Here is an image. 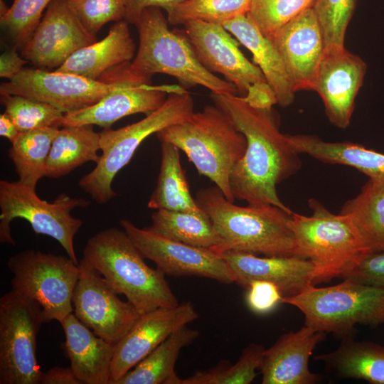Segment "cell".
I'll return each mask as SVG.
<instances>
[{
    "label": "cell",
    "mask_w": 384,
    "mask_h": 384,
    "mask_svg": "<svg viewBox=\"0 0 384 384\" xmlns=\"http://www.w3.org/2000/svg\"><path fill=\"white\" fill-rule=\"evenodd\" d=\"M135 50L128 22L123 19L116 22L103 39L77 50L55 70L100 80L114 68L131 62Z\"/></svg>",
    "instance_id": "cb8c5ba5"
},
{
    "label": "cell",
    "mask_w": 384,
    "mask_h": 384,
    "mask_svg": "<svg viewBox=\"0 0 384 384\" xmlns=\"http://www.w3.org/2000/svg\"><path fill=\"white\" fill-rule=\"evenodd\" d=\"M325 333L304 325L282 335L265 349L260 368L262 384H312L319 380L309 368L312 352Z\"/></svg>",
    "instance_id": "7402d4cb"
},
{
    "label": "cell",
    "mask_w": 384,
    "mask_h": 384,
    "mask_svg": "<svg viewBox=\"0 0 384 384\" xmlns=\"http://www.w3.org/2000/svg\"><path fill=\"white\" fill-rule=\"evenodd\" d=\"M210 97L247 140L245 154L230 177L235 199L253 206L273 205L292 212L279 199L277 186L294 175L302 161L287 134L280 132L272 108L254 107L237 95L211 93Z\"/></svg>",
    "instance_id": "6da1fadb"
},
{
    "label": "cell",
    "mask_w": 384,
    "mask_h": 384,
    "mask_svg": "<svg viewBox=\"0 0 384 384\" xmlns=\"http://www.w3.org/2000/svg\"><path fill=\"white\" fill-rule=\"evenodd\" d=\"M308 203L311 215H291L294 255L314 265V285L336 277L343 278L369 251L348 215L331 213L314 198H310Z\"/></svg>",
    "instance_id": "8992f818"
},
{
    "label": "cell",
    "mask_w": 384,
    "mask_h": 384,
    "mask_svg": "<svg viewBox=\"0 0 384 384\" xmlns=\"http://www.w3.org/2000/svg\"><path fill=\"white\" fill-rule=\"evenodd\" d=\"M222 26L252 53L254 61L274 90L277 104L283 107L290 105L295 92L273 40L260 31L248 13Z\"/></svg>",
    "instance_id": "d4e9b609"
},
{
    "label": "cell",
    "mask_w": 384,
    "mask_h": 384,
    "mask_svg": "<svg viewBox=\"0 0 384 384\" xmlns=\"http://www.w3.org/2000/svg\"><path fill=\"white\" fill-rule=\"evenodd\" d=\"M119 224L142 257L151 260L164 274L204 277L223 284L235 283L226 261L210 250L166 238L139 228L127 219L121 220Z\"/></svg>",
    "instance_id": "4fadbf2b"
},
{
    "label": "cell",
    "mask_w": 384,
    "mask_h": 384,
    "mask_svg": "<svg viewBox=\"0 0 384 384\" xmlns=\"http://www.w3.org/2000/svg\"><path fill=\"white\" fill-rule=\"evenodd\" d=\"M1 103L20 132L59 127L64 114L53 106L26 97L0 94Z\"/></svg>",
    "instance_id": "d590c367"
},
{
    "label": "cell",
    "mask_w": 384,
    "mask_h": 384,
    "mask_svg": "<svg viewBox=\"0 0 384 384\" xmlns=\"http://www.w3.org/2000/svg\"><path fill=\"white\" fill-rule=\"evenodd\" d=\"M151 78L143 74L137 75L94 105L65 114L60 127L97 125L110 129L124 117L152 112L164 104L171 93L185 90L177 85H153Z\"/></svg>",
    "instance_id": "ac0fdd59"
},
{
    "label": "cell",
    "mask_w": 384,
    "mask_h": 384,
    "mask_svg": "<svg viewBox=\"0 0 384 384\" xmlns=\"http://www.w3.org/2000/svg\"><path fill=\"white\" fill-rule=\"evenodd\" d=\"M161 161L156 186L147 206L151 209L202 213L190 193L188 183L181 166L179 149L161 142Z\"/></svg>",
    "instance_id": "f1b7e54d"
},
{
    "label": "cell",
    "mask_w": 384,
    "mask_h": 384,
    "mask_svg": "<svg viewBox=\"0 0 384 384\" xmlns=\"http://www.w3.org/2000/svg\"><path fill=\"white\" fill-rule=\"evenodd\" d=\"M19 133L20 132L16 128L10 116L6 112L1 114L0 135L13 143Z\"/></svg>",
    "instance_id": "7dc6e473"
},
{
    "label": "cell",
    "mask_w": 384,
    "mask_h": 384,
    "mask_svg": "<svg viewBox=\"0 0 384 384\" xmlns=\"http://www.w3.org/2000/svg\"><path fill=\"white\" fill-rule=\"evenodd\" d=\"M100 134L92 125L66 126L58 132L52 143L46 175L60 178L87 161L97 164L100 156Z\"/></svg>",
    "instance_id": "83f0119b"
},
{
    "label": "cell",
    "mask_w": 384,
    "mask_h": 384,
    "mask_svg": "<svg viewBox=\"0 0 384 384\" xmlns=\"http://www.w3.org/2000/svg\"><path fill=\"white\" fill-rule=\"evenodd\" d=\"M247 289L246 302L255 313H269L282 303L283 297L279 289L270 282L254 280Z\"/></svg>",
    "instance_id": "b9f144b4"
},
{
    "label": "cell",
    "mask_w": 384,
    "mask_h": 384,
    "mask_svg": "<svg viewBox=\"0 0 384 384\" xmlns=\"http://www.w3.org/2000/svg\"><path fill=\"white\" fill-rule=\"evenodd\" d=\"M304 314L305 324L316 331L346 337L356 324H384V290L351 279L334 286L311 284L300 293L283 297Z\"/></svg>",
    "instance_id": "ba28073f"
},
{
    "label": "cell",
    "mask_w": 384,
    "mask_h": 384,
    "mask_svg": "<svg viewBox=\"0 0 384 384\" xmlns=\"http://www.w3.org/2000/svg\"><path fill=\"white\" fill-rule=\"evenodd\" d=\"M229 265L235 283L247 289L254 280L270 282L283 297L296 295L314 284V267L307 259L295 255L264 256L230 251L220 255Z\"/></svg>",
    "instance_id": "44dd1931"
},
{
    "label": "cell",
    "mask_w": 384,
    "mask_h": 384,
    "mask_svg": "<svg viewBox=\"0 0 384 384\" xmlns=\"http://www.w3.org/2000/svg\"><path fill=\"white\" fill-rule=\"evenodd\" d=\"M342 377L384 384V346L344 337L338 348L315 356Z\"/></svg>",
    "instance_id": "f546056e"
},
{
    "label": "cell",
    "mask_w": 384,
    "mask_h": 384,
    "mask_svg": "<svg viewBox=\"0 0 384 384\" xmlns=\"http://www.w3.org/2000/svg\"><path fill=\"white\" fill-rule=\"evenodd\" d=\"M271 39L282 56L294 92L314 90L325 47L312 8L284 25Z\"/></svg>",
    "instance_id": "ffe728a7"
},
{
    "label": "cell",
    "mask_w": 384,
    "mask_h": 384,
    "mask_svg": "<svg viewBox=\"0 0 384 384\" xmlns=\"http://www.w3.org/2000/svg\"><path fill=\"white\" fill-rule=\"evenodd\" d=\"M183 33L201 63L211 73L222 74L242 97L252 85L267 82L259 67L247 60L222 25L191 20L183 24Z\"/></svg>",
    "instance_id": "2e32d148"
},
{
    "label": "cell",
    "mask_w": 384,
    "mask_h": 384,
    "mask_svg": "<svg viewBox=\"0 0 384 384\" xmlns=\"http://www.w3.org/2000/svg\"><path fill=\"white\" fill-rule=\"evenodd\" d=\"M8 7L3 0H0V18L4 16L8 11Z\"/></svg>",
    "instance_id": "c3c4849f"
},
{
    "label": "cell",
    "mask_w": 384,
    "mask_h": 384,
    "mask_svg": "<svg viewBox=\"0 0 384 384\" xmlns=\"http://www.w3.org/2000/svg\"><path fill=\"white\" fill-rule=\"evenodd\" d=\"M96 41L68 0H53L21 55L40 68L57 69L77 50Z\"/></svg>",
    "instance_id": "9a60e30c"
},
{
    "label": "cell",
    "mask_w": 384,
    "mask_h": 384,
    "mask_svg": "<svg viewBox=\"0 0 384 384\" xmlns=\"http://www.w3.org/2000/svg\"><path fill=\"white\" fill-rule=\"evenodd\" d=\"M198 316L189 301L141 314L127 334L114 345L110 384H115L171 334Z\"/></svg>",
    "instance_id": "e0dca14e"
},
{
    "label": "cell",
    "mask_w": 384,
    "mask_h": 384,
    "mask_svg": "<svg viewBox=\"0 0 384 384\" xmlns=\"http://www.w3.org/2000/svg\"><path fill=\"white\" fill-rule=\"evenodd\" d=\"M145 229L188 245L211 250L221 237L205 212L191 213L159 209L151 215V224Z\"/></svg>",
    "instance_id": "4dcf8cb0"
},
{
    "label": "cell",
    "mask_w": 384,
    "mask_h": 384,
    "mask_svg": "<svg viewBox=\"0 0 384 384\" xmlns=\"http://www.w3.org/2000/svg\"><path fill=\"white\" fill-rule=\"evenodd\" d=\"M315 0H251L248 12L260 31L272 38L284 25L311 8Z\"/></svg>",
    "instance_id": "8d00e7d4"
},
{
    "label": "cell",
    "mask_w": 384,
    "mask_h": 384,
    "mask_svg": "<svg viewBox=\"0 0 384 384\" xmlns=\"http://www.w3.org/2000/svg\"><path fill=\"white\" fill-rule=\"evenodd\" d=\"M340 213L351 219L369 252L384 251V186L368 179Z\"/></svg>",
    "instance_id": "1f68e13d"
},
{
    "label": "cell",
    "mask_w": 384,
    "mask_h": 384,
    "mask_svg": "<svg viewBox=\"0 0 384 384\" xmlns=\"http://www.w3.org/2000/svg\"><path fill=\"white\" fill-rule=\"evenodd\" d=\"M45 323L34 300L11 289L0 298V384H41L37 336Z\"/></svg>",
    "instance_id": "7c38bea8"
},
{
    "label": "cell",
    "mask_w": 384,
    "mask_h": 384,
    "mask_svg": "<svg viewBox=\"0 0 384 384\" xmlns=\"http://www.w3.org/2000/svg\"><path fill=\"white\" fill-rule=\"evenodd\" d=\"M366 69V63L345 47L324 50L314 90L320 95L334 126L346 129L350 124Z\"/></svg>",
    "instance_id": "d6986e66"
},
{
    "label": "cell",
    "mask_w": 384,
    "mask_h": 384,
    "mask_svg": "<svg viewBox=\"0 0 384 384\" xmlns=\"http://www.w3.org/2000/svg\"><path fill=\"white\" fill-rule=\"evenodd\" d=\"M28 61L17 52L16 47L4 52L0 57V77L11 80L24 68Z\"/></svg>",
    "instance_id": "f6af8a7d"
},
{
    "label": "cell",
    "mask_w": 384,
    "mask_h": 384,
    "mask_svg": "<svg viewBox=\"0 0 384 384\" xmlns=\"http://www.w3.org/2000/svg\"><path fill=\"white\" fill-rule=\"evenodd\" d=\"M52 1L14 0L0 22L14 47L21 49L26 45L41 22L43 11Z\"/></svg>",
    "instance_id": "f35d334b"
},
{
    "label": "cell",
    "mask_w": 384,
    "mask_h": 384,
    "mask_svg": "<svg viewBox=\"0 0 384 384\" xmlns=\"http://www.w3.org/2000/svg\"><path fill=\"white\" fill-rule=\"evenodd\" d=\"M89 201L63 193L51 203L41 200L36 190L18 181H0V242L11 245L16 242L11 234L10 224L15 218L28 221L36 234L50 236L63 247L76 264L74 237L83 224L71 211L85 208Z\"/></svg>",
    "instance_id": "30bf717a"
},
{
    "label": "cell",
    "mask_w": 384,
    "mask_h": 384,
    "mask_svg": "<svg viewBox=\"0 0 384 384\" xmlns=\"http://www.w3.org/2000/svg\"><path fill=\"white\" fill-rule=\"evenodd\" d=\"M265 350L260 344L250 343L235 363L223 360L212 368L181 378L180 384H250L258 374Z\"/></svg>",
    "instance_id": "836d02e7"
},
{
    "label": "cell",
    "mask_w": 384,
    "mask_h": 384,
    "mask_svg": "<svg viewBox=\"0 0 384 384\" xmlns=\"http://www.w3.org/2000/svg\"><path fill=\"white\" fill-rule=\"evenodd\" d=\"M139 74L131 67V62L114 68L100 80L24 68L1 84L0 94L21 95L46 102L65 114L94 105Z\"/></svg>",
    "instance_id": "9c48e42d"
},
{
    "label": "cell",
    "mask_w": 384,
    "mask_h": 384,
    "mask_svg": "<svg viewBox=\"0 0 384 384\" xmlns=\"http://www.w3.org/2000/svg\"><path fill=\"white\" fill-rule=\"evenodd\" d=\"M243 98L250 105L260 109H271L277 104L275 93L267 82L252 85Z\"/></svg>",
    "instance_id": "ee69618b"
},
{
    "label": "cell",
    "mask_w": 384,
    "mask_h": 384,
    "mask_svg": "<svg viewBox=\"0 0 384 384\" xmlns=\"http://www.w3.org/2000/svg\"><path fill=\"white\" fill-rule=\"evenodd\" d=\"M193 112V97L184 90L171 93L160 107L137 122L117 129H105L100 133V160L80 179V188L98 204L107 203L117 196L112 188L114 178L129 162L142 142Z\"/></svg>",
    "instance_id": "52a82bcc"
},
{
    "label": "cell",
    "mask_w": 384,
    "mask_h": 384,
    "mask_svg": "<svg viewBox=\"0 0 384 384\" xmlns=\"http://www.w3.org/2000/svg\"><path fill=\"white\" fill-rule=\"evenodd\" d=\"M199 336L197 329L183 326L171 334L115 384H180L175 366L181 350Z\"/></svg>",
    "instance_id": "4316f807"
},
{
    "label": "cell",
    "mask_w": 384,
    "mask_h": 384,
    "mask_svg": "<svg viewBox=\"0 0 384 384\" xmlns=\"http://www.w3.org/2000/svg\"><path fill=\"white\" fill-rule=\"evenodd\" d=\"M134 24L139 47L131 67L135 71L151 77L155 73L171 75L183 87L201 85L214 94L236 95L233 84L217 77L201 63L183 32L169 28L160 8L144 9Z\"/></svg>",
    "instance_id": "5b68a950"
},
{
    "label": "cell",
    "mask_w": 384,
    "mask_h": 384,
    "mask_svg": "<svg viewBox=\"0 0 384 384\" xmlns=\"http://www.w3.org/2000/svg\"><path fill=\"white\" fill-rule=\"evenodd\" d=\"M186 0H126L124 20L135 23L141 13L149 7L164 9L166 12Z\"/></svg>",
    "instance_id": "7bdbcfd3"
},
{
    "label": "cell",
    "mask_w": 384,
    "mask_h": 384,
    "mask_svg": "<svg viewBox=\"0 0 384 384\" xmlns=\"http://www.w3.org/2000/svg\"><path fill=\"white\" fill-rule=\"evenodd\" d=\"M75 14L84 27L95 36L110 21L123 20L126 0H68Z\"/></svg>",
    "instance_id": "ab89813d"
},
{
    "label": "cell",
    "mask_w": 384,
    "mask_h": 384,
    "mask_svg": "<svg viewBox=\"0 0 384 384\" xmlns=\"http://www.w3.org/2000/svg\"><path fill=\"white\" fill-rule=\"evenodd\" d=\"M298 154L321 162L351 166L384 186V154L351 142H326L315 135L287 134Z\"/></svg>",
    "instance_id": "484cf974"
},
{
    "label": "cell",
    "mask_w": 384,
    "mask_h": 384,
    "mask_svg": "<svg viewBox=\"0 0 384 384\" xmlns=\"http://www.w3.org/2000/svg\"><path fill=\"white\" fill-rule=\"evenodd\" d=\"M343 278L384 290V251L366 253Z\"/></svg>",
    "instance_id": "60d3db41"
},
{
    "label": "cell",
    "mask_w": 384,
    "mask_h": 384,
    "mask_svg": "<svg viewBox=\"0 0 384 384\" xmlns=\"http://www.w3.org/2000/svg\"><path fill=\"white\" fill-rule=\"evenodd\" d=\"M357 0H315L312 9L319 23L325 50L343 48Z\"/></svg>",
    "instance_id": "74e56055"
},
{
    "label": "cell",
    "mask_w": 384,
    "mask_h": 384,
    "mask_svg": "<svg viewBox=\"0 0 384 384\" xmlns=\"http://www.w3.org/2000/svg\"><path fill=\"white\" fill-rule=\"evenodd\" d=\"M251 0H186L167 13L172 25H183L191 20L223 25L233 18L247 14Z\"/></svg>",
    "instance_id": "e575fe53"
},
{
    "label": "cell",
    "mask_w": 384,
    "mask_h": 384,
    "mask_svg": "<svg viewBox=\"0 0 384 384\" xmlns=\"http://www.w3.org/2000/svg\"><path fill=\"white\" fill-rule=\"evenodd\" d=\"M60 324L65 356L81 384H110L114 345L97 336L73 312Z\"/></svg>",
    "instance_id": "603a6c76"
},
{
    "label": "cell",
    "mask_w": 384,
    "mask_h": 384,
    "mask_svg": "<svg viewBox=\"0 0 384 384\" xmlns=\"http://www.w3.org/2000/svg\"><path fill=\"white\" fill-rule=\"evenodd\" d=\"M183 151L200 175L208 178L230 201L235 200L230 177L247 147L245 135L217 105H207L184 120L156 134Z\"/></svg>",
    "instance_id": "277c9868"
},
{
    "label": "cell",
    "mask_w": 384,
    "mask_h": 384,
    "mask_svg": "<svg viewBox=\"0 0 384 384\" xmlns=\"http://www.w3.org/2000/svg\"><path fill=\"white\" fill-rule=\"evenodd\" d=\"M195 199L221 237V242L210 250L215 253L294 255V238L289 226L293 212L273 205H235L216 186L201 188Z\"/></svg>",
    "instance_id": "7a4b0ae2"
},
{
    "label": "cell",
    "mask_w": 384,
    "mask_h": 384,
    "mask_svg": "<svg viewBox=\"0 0 384 384\" xmlns=\"http://www.w3.org/2000/svg\"><path fill=\"white\" fill-rule=\"evenodd\" d=\"M41 384H81L70 367L55 366L43 373Z\"/></svg>",
    "instance_id": "bcb514c9"
},
{
    "label": "cell",
    "mask_w": 384,
    "mask_h": 384,
    "mask_svg": "<svg viewBox=\"0 0 384 384\" xmlns=\"http://www.w3.org/2000/svg\"><path fill=\"white\" fill-rule=\"evenodd\" d=\"M144 259L125 231L113 227L87 240L81 261L124 294L140 314L178 305L165 274L150 267Z\"/></svg>",
    "instance_id": "3957f363"
},
{
    "label": "cell",
    "mask_w": 384,
    "mask_h": 384,
    "mask_svg": "<svg viewBox=\"0 0 384 384\" xmlns=\"http://www.w3.org/2000/svg\"><path fill=\"white\" fill-rule=\"evenodd\" d=\"M58 129L50 127L20 132L11 143L8 156L21 183L36 190L38 181L46 175L48 157Z\"/></svg>",
    "instance_id": "d6a6232c"
},
{
    "label": "cell",
    "mask_w": 384,
    "mask_h": 384,
    "mask_svg": "<svg viewBox=\"0 0 384 384\" xmlns=\"http://www.w3.org/2000/svg\"><path fill=\"white\" fill-rule=\"evenodd\" d=\"M12 289L41 306L45 323L60 324L73 312V296L80 274L79 264L64 257L25 250L9 258Z\"/></svg>",
    "instance_id": "8fae6325"
},
{
    "label": "cell",
    "mask_w": 384,
    "mask_h": 384,
    "mask_svg": "<svg viewBox=\"0 0 384 384\" xmlns=\"http://www.w3.org/2000/svg\"><path fill=\"white\" fill-rule=\"evenodd\" d=\"M80 274L73 296V312L97 336L115 345L129 331L140 314L124 302L96 270L80 260Z\"/></svg>",
    "instance_id": "5bb4252c"
}]
</instances>
